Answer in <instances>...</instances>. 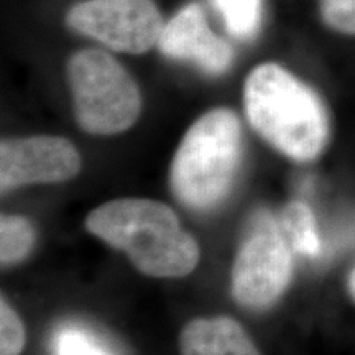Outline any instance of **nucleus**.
Segmentation results:
<instances>
[{"label":"nucleus","instance_id":"f257e3e1","mask_svg":"<svg viewBox=\"0 0 355 355\" xmlns=\"http://www.w3.org/2000/svg\"><path fill=\"white\" fill-rule=\"evenodd\" d=\"M243 107L266 144L295 162L321 157L331 133L329 115L318 92L277 63H261L243 84Z\"/></svg>","mask_w":355,"mask_h":355},{"label":"nucleus","instance_id":"f03ea898","mask_svg":"<svg viewBox=\"0 0 355 355\" xmlns=\"http://www.w3.org/2000/svg\"><path fill=\"white\" fill-rule=\"evenodd\" d=\"M86 229L155 278H181L199 261V247L175 211L153 199L109 201L87 216Z\"/></svg>","mask_w":355,"mask_h":355},{"label":"nucleus","instance_id":"7ed1b4c3","mask_svg":"<svg viewBox=\"0 0 355 355\" xmlns=\"http://www.w3.org/2000/svg\"><path fill=\"white\" fill-rule=\"evenodd\" d=\"M242 158V127L232 110L212 109L198 119L171 165L175 196L193 209H211L227 196Z\"/></svg>","mask_w":355,"mask_h":355},{"label":"nucleus","instance_id":"20e7f679","mask_svg":"<svg viewBox=\"0 0 355 355\" xmlns=\"http://www.w3.org/2000/svg\"><path fill=\"white\" fill-rule=\"evenodd\" d=\"M68 83L78 125L92 135H115L130 128L141 112L135 79L112 55L84 48L68 61Z\"/></svg>","mask_w":355,"mask_h":355},{"label":"nucleus","instance_id":"39448f33","mask_svg":"<svg viewBox=\"0 0 355 355\" xmlns=\"http://www.w3.org/2000/svg\"><path fill=\"white\" fill-rule=\"evenodd\" d=\"M293 275V248L283 227L266 211L252 217L232 268L234 298L250 309L270 308Z\"/></svg>","mask_w":355,"mask_h":355},{"label":"nucleus","instance_id":"423d86ee","mask_svg":"<svg viewBox=\"0 0 355 355\" xmlns=\"http://www.w3.org/2000/svg\"><path fill=\"white\" fill-rule=\"evenodd\" d=\"M64 20L74 33L128 55L157 46L165 26L155 0H84L69 8Z\"/></svg>","mask_w":355,"mask_h":355},{"label":"nucleus","instance_id":"0eeeda50","mask_svg":"<svg viewBox=\"0 0 355 355\" xmlns=\"http://www.w3.org/2000/svg\"><path fill=\"white\" fill-rule=\"evenodd\" d=\"M81 170V155L63 137L37 135L0 144V188L3 193L35 183H60Z\"/></svg>","mask_w":355,"mask_h":355},{"label":"nucleus","instance_id":"6e6552de","mask_svg":"<svg viewBox=\"0 0 355 355\" xmlns=\"http://www.w3.org/2000/svg\"><path fill=\"white\" fill-rule=\"evenodd\" d=\"M157 46L163 56L193 61L211 76L224 74L234 61V48L211 28L198 2L186 3L166 21Z\"/></svg>","mask_w":355,"mask_h":355},{"label":"nucleus","instance_id":"1a4fd4ad","mask_svg":"<svg viewBox=\"0 0 355 355\" xmlns=\"http://www.w3.org/2000/svg\"><path fill=\"white\" fill-rule=\"evenodd\" d=\"M181 355H260L259 349L235 319L199 318L180 334Z\"/></svg>","mask_w":355,"mask_h":355},{"label":"nucleus","instance_id":"9d476101","mask_svg":"<svg viewBox=\"0 0 355 355\" xmlns=\"http://www.w3.org/2000/svg\"><path fill=\"white\" fill-rule=\"evenodd\" d=\"M282 227L293 252L306 257H316L321 252L316 219L308 204L295 201L282 214Z\"/></svg>","mask_w":355,"mask_h":355},{"label":"nucleus","instance_id":"9b49d317","mask_svg":"<svg viewBox=\"0 0 355 355\" xmlns=\"http://www.w3.org/2000/svg\"><path fill=\"white\" fill-rule=\"evenodd\" d=\"M225 30L237 40H252L259 33L263 17L261 0H212Z\"/></svg>","mask_w":355,"mask_h":355},{"label":"nucleus","instance_id":"f8f14e48","mask_svg":"<svg viewBox=\"0 0 355 355\" xmlns=\"http://www.w3.org/2000/svg\"><path fill=\"white\" fill-rule=\"evenodd\" d=\"M35 242L32 224L19 216H2L0 220V260L12 265L30 254Z\"/></svg>","mask_w":355,"mask_h":355},{"label":"nucleus","instance_id":"ddd939ff","mask_svg":"<svg viewBox=\"0 0 355 355\" xmlns=\"http://www.w3.org/2000/svg\"><path fill=\"white\" fill-rule=\"evenodd\" d=\"M319 17L332 32L355 37V0H319Z\"/></svg>","mask_w":355,"mask_h":355},{"label":"nucleus","instance_id":"4468645a","mask_svg":"<svg viewBox=\"0 0 355 355\" xmlns=\"http://www.w3.org/2000/svg\"><path fill=\"white\" fill-rule=\"evenodd\" d=\"M25 345V329L20 318L6 300L0 304V355H20Z\"/></svg>","mask_w":355,"mask_h":355},{"label":"nucleus","instance_id":"2eb2a0df","mask_svg":"<svg viewBox=\"0 0 355 355\" xmlns=\"http://www.w3.org/2000/svg\"><path fill=\"white\" fill-rule=\"evenodd\" d=\"M56 355H109L91 337L78 329H63L56 336Z\"/></svg>","mask_w":355,"mask_h":355},{"label":"nucleus","instance_id":"dca6fc26","mask_svg":"<svg viewBox=\"0 0 355 355\" xmlns=\"http://www.w3.org/2000/svg\"><path fill=\"white\" fill-rule=\"evenodd\" d=\"M347 291H349V296L350 300L355 303V266L352 268V272L349 273V278H347Z\"/></svg>","mask_w":355,"mask_h":355}]
</instances>
